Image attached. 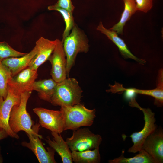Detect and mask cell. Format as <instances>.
Segmentation results:
<instances>
[{
	"instance_id": "cell-3",
	"label": "cell",
	"mask_w": 163,
	"mask_h": 163,
	"mask_svg": "<svg viewBox=\"0 0 163 163\" xmlns=\"http://www.w3.org/2000/svg\"><path fill=\"white\" fill-rule=\"evenodd\" d=\"M82 92L76 79L66 78L57 83L50 103L54 106H72L80 103Z\"/></svg>"
},
{
	"instance_id": "cell-5",
	"label": "cell",
	"mask_w": 163,
	"mask_h": 163,
	"mask_svg": "<svg viewBox=\"0 0 163 163\" xmlns=\"http://www.w3.org/2000/svg\"><path fill=\"white\" fill-rule=\"evenodd\" d=\"M129 105L136 107L142 111L144 115L145 124L140 131L133 133L129 136L133 143L128 150L129 153H135L141 149L142 145L147 137L157 129L155 124V113L149 108L141 107L136 101L135 97L130 99Z\"/></svg>"
},
{
	"instance_id": "cell-22",
	"label": "cell",
	"mask_w": 163,
	"mask_h": 163,
	"mask_svg": "<svg viewBox=\"0 0 163 163\" xmlns=\"http://www.w3.org/2000/svg\"><path fill=\"white\" fill-rule=\"evenodd\" d=\"M48 9L49 10H54L59 12L63 17L66 27L62 36V41H63L69 35L71 30L75 26L72 12L58 7L54 5L48 6Z\"/></svg>"
},
{
	"instance_id": "cell-18",
	"label": "cell",
	"mask_w": 163,
	"mask_h": 163,
	"mask_svg": "<svg viewBox=\"0 0 163 163\" xmlns=\"http://www.w3.org/2000/svg\"><path fill=\"white\" fill-rule=\"evenodd\" d=\"M124 5L120 20L109 30L114 31L117 34H123V29L126 22L137 11L134 0H123Z\"/></svg>"
},
{
	"instance_id": "cell-21",
	"label": "cell",
	"mask_w": 163,
	"mask_h": 163,
	"mask_svg": "<svg viewBox=\"0 0 163 163\" xmlns=\"http://www.w3.org/2000/svg\"><path fill=\"white\" fill-rule=\"evenodd\" d=\"M139 153L135 156L126 158L123 153L118 157L108 160L109 163H155L154 161L147 152L143 149L139 151Z\"/></svg>"
},
{
	"instance_id": "cell-25",
	"label": "cell",
	"mask_w": 163,
	"mask_h": 163,
	"mask_svg": "<svg viewBox=\"0 0 163 163\" xmlns=\"http://www.w3.org/2000/svg\"><path fill=\"white\" fill-rule=\"evenodd\" d=\"M136 9L145 13L150 10L153 6V0H134Z\"/></svg>"
},
{
	"instance_id": "cell-20",
	"label": "cell",
	"mask_w": 163,
	"mask_h": 163,
	"mask_svg": "<svg viewBox=\"0 0 163 163\" xmlns=\"http://www.w3.org/2000/svg\"><path fill=\"white\" fill-rule=\"evenodd\" d=\"M71 152L72 161L75 163H99L101 161L99 147L92 150Z\"/></svg>"
},
{
	"instance_id": "cell-6",
	"label": "cell",
	"mask_w": 163,
	"mask_h": 163,
	"mask_svg": "<svg viewBox=\"0 0 163 163\" xmlns=\"http://www.w3.org/2000/svg\"><path fill=\"white\" fill-rule=\"evenodd\" d=\"M102 140L100 135L85 127L73 130L72 136L67 138L66 142L71 151H82L99 147Z\"/></svg>"
},
{
	"instance_id": "cell-16",
	"label": "cell",
	"mask_w": 163,
	"mask_h": 163,
	"mask_svg": "<svg viewBox=\"0 0 163 163\" xmlns=\"http://www.w3.org/2000/svg\"><path fill=\"white\" fill-rule=\"evenodd\" d=\"M51 134L53 137V140H52L49 136L46 139L49 146L60 156L62 163H72V152L66 141L60 134L52 132Z\"/></svg>"
},
{
	"instance_id": "cell-28",
	"label": "cell",
	"mask_w": 163,
	"mask_h": 163,
	"mask_svg": "<svg viewBox=\"0 0 163 163\" xmlns=\"http://www.w3.org/2000/svg\"><path fill=\"white\" fill-rule=\"evenodd\" d=\"M3 162V159L1 154V149L0 148V163H2Z\"/></svg>"
},
{
	"instance_id": "cell-13",
	"label": "cell",
	"mask_w": 163,
	"mask_h": 163,
	"mask_svg": "<svg viewBox=\"0 0 163 163\" xmlns=\"http://www.w3.org/2000/svg\"><path fill=\"white\" fill-rule=\"evenodd\" d=\"M57 42V39L52 40L43 37H40L35 43L37 53L30 61L28 67L37 71L40 66L48 60L56 47Z\"/></svg>"
},
{
	"instance_id": "cell-23",
	"label": "cell",
	"mask_w": 163,
	"mask_h": 163,
	"mask_svg": "<svg viewBox=\"0 0 163 163\" xmlns=\"http://www.w3.org/2000/svg\"><path fill=\"white\" fill-rule=\"evenodd\" d=\"M11 77L10 71L0 60V99H5L7 95L8 82Z\"/></svg>"
},
{
	"instance_id": "cell-1",
	"label": "cell",
	"mask_w": 163,
	"mask_h": 163,
	"mask_svg": "<svg viewBox=\"0 0 163 163\" xmlns=\"http://www.w3.org/2000/svg\"><path fill=\"white\" fill-rule=\"evenodd\" d=\"M32 92L27 91L22 93L20 103L14 105L11 109L9 124L11 130L15 133L23 131L30 135L34 133L40 129V124L34 125V122L26 110L27 103Z\"/></svg>"
},
{
	"instance_id": "cell-15",
	"label": "cell",
	"mask_w": 163,
	"mask_h": 163,
	"mask_svg": "<svg viewBox=\"0 0 163 163\" xmlns=\"http://www.w3.org/2000/svg\"><path fill=\"white\" fill-rule=\"evenodd\" d=\"M37 52V48L35 46L30 52L23 56L6 58L2 60V62L9 70L12 77L28 67Z\"/></svg>"
},
{
	"instance_id": "cell-26",
	"label": "cell",
	"mask_w": 163,
	"mask_h": 163,
	"mask_svg": "<svg viewBox=\"0 0 163 163\" xmlns=\"http://www.w3.org/2000/svg\"><path fill=\"white\" fill-rule=\"evenodd\" d=\"M54 5L72 12H73L75 8L71 0H58Z\"/></svg>"
},
{
	"instance_id": "cell-4",
	"label": "cell",
	"mask_w": 163,
	"mask_h": 163,
	"mask_svg": "<svg viewBox=\"0 0 163 163\" xmlns=\"http://www.w3.org/2000/svg\"><path fill=\"white\" fill-rule=\"evenodd\" d=\"M63 48L66 59L67 77L74 65L77 54L87 53L89 46L86 36L79 28L74 26L71 33L63 41Z\"/></svg>"
},
{
	"instance_id": "cell-9",
	"label": "cell",
	"mask_w": 163,
	"mask_h": 163,
	"mask_svg": "<svg viewBox=\"0 0 163 163\" xmlns=\"http://www.w3.org/2000/svg\"><path fill=\"white\" fill-rule=\"evenodd\" d=\"M56 47L48 60L51 65L50 74L57 83L67 77L66 59L63 48V43L57 39Z\"/></svg>"
},
{
	"instance_id": "cell-2",
	"label": "cell",
	"mask_w": 163,
	"mask_h": 163,
	"mask_svg": "<svg viewBox=\"0 0 163 163\" xmlns=\"http://www.w3.org/2000/svg\"><path fill=\"white\" fill-rule=\"evenodd\" d=\"M64 131L77 130L82 126H90L95 117V109H89L80 103L72 106L61 107Z\"/></svg>"
},
{
	"instance_id": "cell-17",
	"label": "cell",
	"mask_w": 163,
	"mask_h": 163,
	"mask_svg": "<svg viewBox=\"0 0 163 163\" xmlns=\"http://www.w3.org/2000/svg\"><path fill=\"white\" fill-rule=\"evenodd\" d=\"M57 83L52 78L35 81L32 90L37 91L40 99L50 103Z\"/></svg>"
},
{
	"instance_id": "cell-19",
	"label": "cell",
	"mask_w": 163,
	"mask_h": 163,
	"mask_svg": "<svg viewBox=\"0 0 163 163\" xmlns=\"http://www.w3.org/2000/svg\"><path fill=\"white\" fill-rule=\"evenodd\" d=\"M156 88L151 90H141L133 88L136 94L147 95L155 99L154 104L158 107H161L163 104V71L161 69L158 72Z\"/></svg>"
},
{
	"instance_id": "cell-11",
	"label": "cell",
	"mask_w": 163,
	"mask_h": 163,
	"mask_svg": "<svg viewBox=\"0 0 163 163\" xmlns=\"http://www.w3.org/2000/svg\"><path fill=\"white\" fill-rule=\"evenodd\" d=\"M38 75L37 71L27 67L12 77L8 85L19 95L27 91H32L33 85Z\"/></svg>"
},
{
	"instance_id": "cell-8",
	"label": "cell",
	"mask_w": 163,
	"mask_h": 163,
	"mask_svg": "<svg viewBox=\"0 0 163 163\" xmlns=\"http://www.w3.org/2000/svg\"><path fill=\"white\" fill-rule=\"evenodd\" d=\"M33 110L38 116L39 124L42 127L59 134L64 131L63 119L60 110L37 107Z\"/></svg>"
},
{
	"instance_id": "cell-27",
	"label": "cell",
	"mask_w": 163,
	"mask_h": 163,
	"mask_svg": "<svg viewBox=\"0 0 163 163\" xmlns=\"http://www.w3.org/2000/svg\"><path fill=\"white\" fill-rule=\"evenodd\" d=\"M8 136V134L4 129L0 128V140L7 138Z\"/></svg>"
},
{
	"instance_id": "cell-7",
	"label": "cell",
	"mask_w": 163,
	"mask_h": 163,
	"mask_svg": "<svg viewBox=\"0 0 163 163\" xmlns=\"http://www.w3.org/2000/svg\"><path fill=\"white\" fill-rule=\"evenodd\" d=\"M7 95L5 99H0V128L4 129L10 137L18 139L19 136L11 129L9 120L11 109L15 105L19 104L21 95L15 93L13 89L8 85Z\"/></svg>"
},
{
	"instance_id": "cell-12",
	"label": "cell",
	"mask_w": 163,
	"mask_h": 163,
	"mask_svg": "<svg viewBox=\"0 0 163 163\" xmlns=\"http://www.w3.org/2000/svg\"><path fill=\"white\" fill-rule=\"evenodd\" d=\"M141 149L152 158L155 163L163 162V132L157 129L149 136L144 142Z\"/></svg>"
},
{
	"instance_id": "cell-10",
	"label": "cell",
	"mask_w": 163,
	"mask_h": 163,
	"mask_svg": "<svg viewBox=\"0 0 163 163\" xmlns=\"http://www.w3.org/2000/svg\"><path fill=\"white\" fill-rule=\"evenodd\" d=\"M40 129L35 133L31 134H27L29 142L24 141L22 142V145L31 150L35 155L39 162L40 163H56L54 158L55 151L52 148L48 147L47 150L44 147L39 138L42 136L38 134Z\"/></svg>"
},
{
	"instance_id": "cell-14",
	"label": "cell",
	"mask_w": 163,
	"mask_h": 163,
	"mask_svg": "<svg viewBox=\"0 0 163 163\" xmlns=\"http://www.w3.org/2000/svg\"><path fill=\"white\" fill-rule=\"evenodd\" d=\"M97 30L105 34L114 43L124 58L133 59L141 65H144L146 63L145 60L134 55L129 49L123 40L118 37L117 34L114 31L105 28L101 22H100Z\"/></svg>"
},
{
	"instance_id": "cell-24",
	"label": "cell",
	"mask_w": 163,
	"mask_h": 163,
	"mask_svg": "<svg viewBox=\"0 0 163 163\" xmlns=\"http://www.w3.org/2000/svg\"><path fill=\"white\" fill-rule=\"evenodd\" d=\"M26 53L14 50L6 42H0V60L1 61L7 58L22 56Z\"/></svg>"
}]
</instances>
